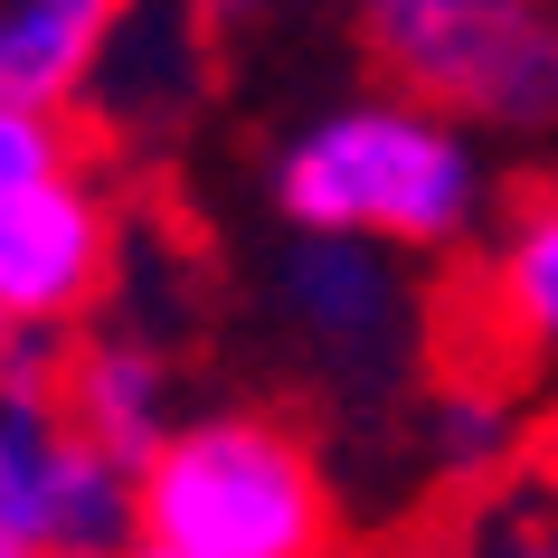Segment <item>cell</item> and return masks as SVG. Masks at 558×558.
<instances>
[{
  "label": "cell",
  "instance_id": "obj_4",
  "mask_svg": "<svg viewBox=\"0 0 558 558\" xmlns=\"http://www.w3.org/2000/svg\"><path fill=\"white\" fill-rule=\"evenodd\" d=\"M369 48L416 105H464L501 123H558V20L493 0H398L369 20Z\"/></svg>",
  "mask_w": 558,
  "mask_h": 558
},
{
  "label": "cell",
  "instance_id": "obj_3",
  "mask_svg": "<svg viewBox=\"0 0 558 558\" xmlns=\"http://www.w3.org/2000/svg\"><path fill=\"white\" fill-rule=\"evenodd\" d=\"M133 473L66 426L58 369L29 360L0 388V558H133Z\"/></svg>",
  "mask_w": 558,
  "mask_h": 558
},
{
  "label": "cell",
  "instance_id": "obj_2",
  "mask_svg": "<svg viewBox=\"0 0 558 558\" xmlns=\"http://www.w3.org/2000/svg\"><path fill=\"white\" fill-rule=\"evenodd\" d=\"M284 208L323 236L445 246L473 218V151L426 105H351L284 161Z\"/></svg>",
  "mask_w": 558,
  "mask_h": 558
},
{
  "label": "cell",
  "instance_id": "obj_14",
  "mask_svg": "<svg viewBox=\"0 0 558 558\" xmlns=\"http://www.w3.org/2000/svg\"><path fill=\"white\" fill-rule=\"evenodd\" d=\"M133 558H171V549H151V539H133Z\"/></svg>",
  "mask_w": 558,
  "mask_h": 558
},
{
  "label": "cell",
  "instance_id": "obj_7",
  "mask_svg": "<svg viewBox=\"0 0 558 558\" xmlns=\"http://www.w3.org/2000/svg\"><path fill=\"white\" fill-rule=\"evenodd\" d=\"M105 38H114L105 0H20V10H0V105L58 123V105L95 76Z\"/></svg>",
  "mask_w": 558,
  "mask_h": 558
},
{
  "label": "cell",
  "instance_id": "obj_5",
  "mask_svg": "<svg viewBox=\"0 0 558 558\" xmlns=\"http://www.w3.org/2000/svg\"><path fill=\"white\" fill-rule=\"evenodd\" d=\"M114 275V208L86 180H38L20 199H0V323L48 331L95 313Z\"/></svg>",
  "mask_w": 558,
  "mask_h": 558
},
{
  "label": "cell",
  "instance_id": "obj_13",
  "mask_svg": "<svg viewBox=\"0 0 558 558\" xmlns=\"http://www.w3.org/2000/svg\"><path fill=\"white\" fill-rule=\"evenodd\" d=\"M398 558H454V549H445V539H416V549H398Z\"/></svg>",
  "mask_w": 558,
  "mask_h": 558
},
{
  "label": "cell",
  "instance_id": "obj_1",
  "mask_svg": "<svg viewBox=\"0 0 558 558\" xmlns=\"http://www.w3.org/2000/svg\"><path fill=\"white\" fill-rule=\"evenodd\" d=\"M143 539L171 558H331V493L303 436L265 416L180 426L133 483Z\"/></svg>",
  "mask_w": 558,
  "mask_h": 558
},
{
  "label": "cell",
  "instance_id": "obj_10",
  "mask_svg": "<svg viewBox=\"0 0 558 558\" xmlns=\"http://www.w3.org/2000/svg\"><path fill=\"white\" fill-rule=\"evenodd\" d=\"M38 180H66V133L48 114H20V105H0V199H20Z\"/></svg>",
  "mask_w": 558,
  "mask_h": 558
},
{
  "label": "cell",
  "instance_id": "obj_12",
  "mask_svg": "<svg viewBox=\"0 0 558 558\" xmlns=\"http://www.w3.org/2000/svg\"><path fill=\"white\" fill-rule=\"evenodd\" d=\"M501 558H558V549H549V539H511Z\"/></svg>",
  "mask_w": 558,
  "mask_h": 558
},
{
  "label": "cell",
  "instance_id": "obj_11",
  "mask_svg": "<svg viewBox=\"0 0 558 558\" xmlns=\"http://www.w3.org/2000/svg\"><path fill=\"white\" fill-rule=\"evenodd\" d=\"M20 369H29V351H20V323H0V388L20 379Z\"/></svg>",
  "mask_w": 558,
  "mask_h": 558
},
{
  "label": "cell",
  "instance_id": "obj_9",
  "mask_svg": "<svg viewBox=\"0 0 558 558\" xmlns=\"http://www.w3.org/2000/svg\"><path fill=\"white\" fill-rule=\"evenodd\" d=\"M294 313L323 331V341H369V331L388 323V275L360 256L351 236H323V246L294 265Z\"/></svg>",
  "mask_w": 558,
  "mask_h": 558
},
{
  "label": "cell",
  "instance_id": "obj_8",
  "mask_svg": "<svg viewBox=\"0 0 558 558\" xmlns=\"http://www.w3.org/2000/svg\"><path fill=\"white\" fill-rule=\"evenodd\" d=\"M483 323H493V351L521 360V351H558V199H539L511 228L501 265L473 284Z\"/></svg>",
  "mask_w": 558,
  "mask_h": 558
},
{
  "label": "cell",
  "instance_id": "obj_6",
  "mask_svg": "<svg viewBox=\"0 0 558 558\" xmlns=\"http://www.w3.org/2000/svg\"><path fill=\"white\" fill-rule=\"evenodd\" d=\"M58 408L66 426L95 445V454H114L133 483L151 473V454H161V360L133 351V341H95V351H76L58 369Z\"/></svg>",
  "mask_w": 558,
  "mask_h": 558
}]
</instances>
